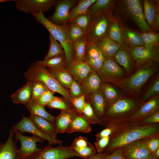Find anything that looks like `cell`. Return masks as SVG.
I'll use <instances>...</instances> for the list:
<instances>
[{
	"mask_svg": "<svg viewBox=\"0 0 159 159\" xmlns=\"http://www.w3.org/2000/svg\"><path fill=\"white\" fill-rule=\"evenodd\" d=\"M91 124L84 116L80 115L71 122L65 132L69 133L77 132L89 133L92 130Z\"/></svg>",
	"mask_w": 159,
	"mask_h": 159,
	"instance_id": "cell-30",
	"label": "cell"
},
{
	"mask_svg": "<svg viewBox=\"0 0 159 159\" xmlns=\"http://www.w3.org/2000/svg\"><path fill=\"white\" fill-rule=\"evenodd\" d=\"M16 141L19 140L21 146L19 149V153L21 158L27 155L39 150L37 143H43L45 140L40 137L33 135L27 136L18 131L13 130Z\"/></svg>",
	"mask_w": 159,
	"mask_h": 159,
	"instance_id": "cell-15",
	"label": "cell"
},
{
	"mask_svg": "<svg viewBox=\"0 0 159 159\" xmlns=\"http://www.w3.org/2000/svg\"><path fill=\"white\" fill-rule=\"evenodd\" d=\"M77 0L57 1L53 14L48 18L51 22L57 25L69 23L70 11L78 2Z\"/></svg>",
	"mask_w": 159,
	"mask_h": 159,
	"instance_id": "cell-13",
	"label": "cell"
},
{
	"mask_svg": "<svg viewBox=\"0 0 159 159\" xmlns=\"http://www.w3.org/2000/svg\"><path fill=\"white\" fill-rule=\"evenodd\" d=\"M113 59L125 70L127 76L131 74L136 65L129 47L123 43L114 56Z\"/></svg>",
	"mask_w": 159,
	"mask_h": 159,
	"instance_id": "cell-18",
	"label": "cell"
},
{
	"mask_svg": "<svg viewBox=\"0 0 159 159\" xmlns=\"http://www.w3.org/2000/svg\"><path fill=\"white\" fill-rule=\"evenodd\" d=\"M72 148L80 157L83 158H89L95 155L96 153V149L91 144L82 148Z\"/></svg>",
	"mask_w": 159,
	"mask_h": 159,
	"instance_id": "cell-46",
	"label": "cell"
},
{
	"mask_svg": "<svg viewBox=\"0 0 159 159\" xmlns=\"http://www.w3.org/2000/svg\"><path fill=\"white\" fill-rule=\"evenodd\" d=\"M88 98L98 124L105 115L108 107L103 96L99 90L90 94Z\"/></svg>",
	"mask_w": 159,
	"mask_h": 159,
	"instance_id": "cell-22",
	"label": "cell"
},
{
	"mask_svg": "<svg viewBox=\"0 0 159 159\" xmlns=\"http://www.w3.org/2000/svg\"><path fill=\"white\" fill-rule=\"evenodd\" d=\"M26 107L31 114L39 116L55 124L56 117L47 111L44 107L38 104L35 100L31 101Z\"/></svg>",
	"mask_w": 159,
	"mask_h": 159,
	"instance_id": "cell-33",
	"label": "cell"
},
{
	"mask_svg": "<svg viewBox=\"0 0 159 159\" xmlns=\"http://www.w3.org/2000/svg\"><path fill=\"white\" fill-rule=\"evenodd\" d=\"M32 93V83L26 81L23 86L11 95L10 98L14 103L23 104L26 106L31 100Z\"/></svg>",
	"mask_w": 159,
	"mask_h": 159,
	"instance_id": "cell-24",
	"label": "cell"
},
{
	"mask_svg": "<svg viewBox=\"0 0 159 159\" xmlns=\"http://www.w3.org/2000/svg\"><path fill=\"white\" fill-rule=\"evenodd\" d=\"M149 138L139 139L121 147L125 159L157 158L147 148L146 143Z\"/></svg>",
	"mask_w": 159,
	"mask_h": 159,
	"instance_id": "cell-11",
	"label": "cell"
},
{
	"mask_svg": "<svg viewBox=\"0 0 159 159\" xmlns=\"http://www.w3.org/2000/svg\"><path fill=\"white\" fill-rule=\"evenodd\" d=\"M80 114L74 110L70 111H61L56 117L55 125L57 133H63L73 120Z\"/></svg>",
	"mask_w": 159,
	"mask_h": 159,
	"instance_id": "cell-28",
	"label": "cell"
},
{
	"mask_svg": "<svg viewBox=\"0 0 159 159\" xmlns=\"http://www.w3.org/2000/svg\"><path fill=\"white\" fill-rule=\"evenodd\" d=\"M115 130L114 127L109 126L99 132L95 135L96 140H98L102 138L110 136Z\"/></svg>",
	"mask_w": 159,
	"mask_h": 159,
	"instance_id": "cell-55",
	"label": "cell"
},
{
	"mask_svg": "<svg viewBox=\"0 0 159 159\" xmlns=\"http://www.w3.org/2000/svg\"><path fill=\"white\" fill-rule=\"evenodd\" d=\"M22 116L21 119L13 127L12 129L21 133L25 132L31 133L46 140L49 145L62 144V140L43 133L34 125L29 117H26L23 115Z\"/></svg>",
	"mask_w": 159,
	"mask_h": 159,
	"instance_id": "cell-14",
	"label": "cell"
},
{
	"mask_svg": "<svg viewBox=\"0 0 159 159\" xmlns=\"http://www.w3.org/2000/svg\"><path fill=\"white\" fill-rule=\"evenodd\" d=\"M113 2L111 0H97L90 7L87 13L92 19L102 16L111 11Z\"/></svg>",
	"mask_w": 159,
	"mask_h": 159,
	"instance_id": "cell-29",
	"label": "cell"
},
{
	"mask_svg": "<svg viewBox=\"0 0 159 159\" xmlns=\"http://www.w3.org/2000/svg\"><path fill=\"white\" fill-rule=\"evenodd\" d=\"M159 159L155 158H145V159Z\"/></svg>",
	"mask_w": 159,
	"mask_h": 159,
	"instance_id": "cell-59",
	"label": "cell"
},
{
	"mask_svg": "<svg viewBox=\"0 0 159 159\" xmlns=\"http://www.w3.org/2000/svg\"><path fill=\"white\" fill-rule=\"evenodd\" d=\"M94 43L100 49L105 60L113 58L121 46L107 35Z\"/></svg>",
	"mask_w": 159,
	"mask_h": 159,
	"instance_id": "cell-23",
	"label": "cell"
},
{
	"mask_svg": "<svg viewBox=\"0 0 159 159\" xmlns=\"http://www.w3.org/2000/svg\"><path fill=\"white\" fill-rule=\"evenodd\" d=\"M37 62L40 65L52 70L65 68L67 64L64 55L39 61Z\"/></svg>",
	"mask_w": 159,
	"mask_h": 159,
	"instance_id": "cell-35",
	"label": "cell"
},
{
	"mask_svg": "<svg viewBox=\"0 0 159 159\" xmlns=\"http://www.w3.org/2000/svg\"><path fill=\"white\" fill-rule=\"evenodd\" d=\"M50 46L47 54L44 59L64 55V51L62 45L49 34Z\"/></svg>",
	"mask_w": 159,
	"mask_h": 159,
	"instance_id": "cell-39",
	"label": "cell"
},
{
	"mask_svg": "<svg viewBox=\"0 0 159 159\" xmlns=\"http://www.w3.org/2000/svg\"><path fill=\"white\" fill-rule=\"evenodd\" d=\"M32 15L37 21L44 26L49 32V34L62 45L64 50L67 64L73 60L74 49L68 35L69 23L66 24L57 25L49 20L44 14Z\"/></svg>",
	"mask_w": 159,
	"mask_h": 159,
	"instance_id": "cell-5",
	"label": "cell"
},
{
	"mask_svg": "<svg viewBox=\"0 0 159 159\" xmlns=\"http://www.w3.org/2000/svg\"><path fill=\"white\" fill-rule=\"evenodd\" d=\"M97 73L102 82L114 85L127 76L125 70L113 58L105 59Z\"/></svg>",
	"mask_w": 159,
	"mask_h": 159,
	"instance_id": "cell-8",
	"label": "cell"
},
{
	"mask_svg": "<svg viewBox=\"0 0 159 159\" xmlns=\"http://www.w3.org/2000/svg\"><path fill=\"white\" fill-rule=\"evenodd\" d=\"M158 1L145 0L143 13L146 22L151 30L159 29V8Z\"/></svg>",
	"mask_w": 159,
	"mask_h": 159,
	"instance_id": "cell-17",
	"label": "cell"
},
{
	"mask_svg": "<svg viewBox=\"0 0 159 159\" xmlns=\"http://www.w3.org/2000/svg\"><path fill=\"white\" fill-rule=\"evenodd\" d=\"M47 69L61 85L68 90L74 79L65 68L53 70Z\"/></svg>",
	"mask_w": 159,
	"mask_h": 159,
	"instance_id": "cell-32",
	"label": "cell"
},
{
	"mask_svg": "<svg viewBox=\"0 0 159 159\" xmlns=\"http://www.w3.org/2000/svg\"><path fill=\"white\" fill-rule=\"evenodd\" d=\"M16 8L19 11L32 15L49 11L54 6L55 0H15Z\"/></svg>",
	"mask_w": 159,
	"mask_h": 159,
	"instance_id": "cell-10",
	"label": "cell"
},
{
	"mask_svg": "<svg viewBox=\"0 0 159 159\" xmlns=\"http://www.w3.org/2000/svg\"><path fill=\"white\" fill-rule=\"evenodd\" d=\"M65 68L73 79L80 84L92 70L86 62H78L73 60L67 64Z\"/></svg>",
	"mask_w": 159,
	"mask_h": 159,
	"instance_id": "cell-20",
	"label": "cell"
},
{
	"mask_svg": "<svg viewBox=\"0 0 159 159\" xmlns=\"http://www.w3.org/2000/svg\"><path fill=\"white\" fill-rule=\"evenodd\" d=\"M97 0H78L77 5L70 11L69 23L71 22L77 17L87 13L90 7Z\"/></svg>",
	"mask_w": 159,
	"mask_h": 159,
	"instance_id": "cell-34",
	"label": "cell"
},
{
	"mask_svg": "<svg viewBox=\"0 0 159 159\" xmlns=\"http://www.w3.org/2000/svg\"><path fill=\"white\" fill-rule=\"evenodd\" d=\"M14 132L13 129L9 131V135L6 142L0 144V159H20L19 149L16 142L13 140Z\"/></svg>",
	"mask_w": 159,
	"mask_h": 159,
	"instance_id": "cell-21",
	"label": "cell"
},
{
	"mask_svg": "<svg viewBox=\"0 0 159 159\" xmlns=\"http://www.w3.org/2000/svg\"><path fill=\"white\" fill-rule=\"evenodd\" d=\"M90 144L91 143L88 141L87 138L79 136L74 139L71 146L72 148H82Z\"/></svg>",
	"mask_w": 159,
	"mask_h": 159,
	"instance_id": "cell-53",
	"label": "cell"
},
{
	"mask_svg": "<svg viewBox=\"0 0 159 159\" xmlns=\"http://www.w3.org/2000/svg\"><path fill=\"white\" fill-rule=\"evenodd\" d=\"M139 100L122 95L109 106L99 124L105 128L129 118L143 105Z\"/></svg>",
	"mask_w": 159,
	"mask_h": 159,
	"instance_id": "cell-3",
	"label": "cell"
},
{
	"mask_svg": "<svg viewBox=\"0 0 159 159\" xmlns=\"http://www.w3.org/2000/svg\"><path fill=\"white\" fill-rule=\"evenodd\" d=\"M158 63L150 61L141 65L135 72L127 76L115 85L125 95L139 100L144 86L158 70Z\"/></svg>",
	"mask_w": 159,
	"mask_h": 159,
	"instance_id": "cell-2",
	"label": "cell"
},
{
	"mask_svg": "<svg viewBox=\"0 0 159 159\" xmlns=\"http://www.w3.org/2000/svg\"><path fill=\"white\" fill-rule=\"evenodd\" d=\"M68 91L71 98H74L84 94L80 84L74 80L71 83Z\"/></svg>",
	"mask_w": 159,
	"mask_h": 159,
	"instance_id": "cell-48",
	"label": "cell"
},
{
	"mask_svg": "<svg viewBox=\"0 0 159 159\" xmlns=\"http://www.w3.org/2000/svg\"><path fill=\"white\" fill-rule=\"evenodd\" d=\"M159 123V111L150 115L139 123L143 125H150Z\"/></svg>",
	"mask_w": 159,
	"mask_h": 159,
	"instance_id": "cell-54",
	"label": "cell"
},
{
	"mask_svg": "<svg viewBox=\"0 0 159 159\" xmlns=\"http://www.w3.org/2000/svg\"><path fill=\"white\" fill-rule=\"evenodd\" d=\"M46 106L50 109H56L61 111H70L74 110L64 98L54 96Z\"/></svg>",
	"mask_w": 159,
	"mask_h": 159,
	"instance_id": "cell-40",
	"label": "cell"
},
{
	"mask_svg": "<svg viewBox=\"0 0 159 159\" xmlns=\"http://www.w3.org/2000/svg\"><path fill=\"white\" fill-rule=\"evenodd\" d=\"M129 47L136 65L141 66L150 61L158 63L159 48H148L144 46Z\"/></svg>",
	"mask_w": 159,
	"mask_h": 159,
	"instance_id": "cell-16",
	"label": "cell"
},
{
	"mask_svg": "<svg viewBox=\"0 0 159 159\" xmlns=\"http://www.w3.org/2000/svg\"><path fill=\"white\" fill-rule=\"evenodd\" d=\"M29 117L34 125L42 132L46 135L56 138L58 133L54 123L32 114L30 113Z\"/></svg>",
	"mask_w": 159,
	"mask_h": 159,
	"instance_id": "cell-25",
	"label": "cell"
},
{
	"mask_svg": "<svg viewBox=\"0 0 159 159\" xmlns=\"http://www.w3.org/2000/svg\"><path fill=\"white\" fill-rule=\"evenodd\" d=\"M158 111H159V95L153 97L143 103L129 118L120 122L127 124H138Z\"/></svg>",
	"mask_w": 159,
	"mask_h": 159,
	"instance_id": "cell-12",
	"label": "cell"
},
{
	"mask_svg": "<svg viewBox=\"0 0 159 159\" xmlns=\"http://www.w3.org/2000/svg\"><path fill=\"white\" fill-rule=\"evenodd\" d=\"M82 115L84 116L91 124L98 123L97 119L92 107L89 101L86 102Z\"/></svg>",
	"mask_w": 159,
	"mask_h": 159,
	"instance_id": "cell-45",
	"label": "cell"
},
{
	"mask_svg": "<svg viewBox=\"0 0 159 159\" xmlns=\"http://www.w3.org/2000/svg\"><path fill=\"white\" fill-rule=\"evenodd\" d=\"M116 128L110 136L103 153H109L137 140L159 136V123L143 125L139 123H115Z\"/></svg>",
	"mask_w": 159,
	"mask_h": 159,
	"instance_id": "cell-1",
	"label": "cell"
},
{
	"mask_svg": "<svg viewBox=\"0 0 159 159\" xmlns=\"http://www.w3.org/2000/svg\"><path fill=\"white\" fill-rule=\"evenodd\" d=\"M86 97L84 94L79 97L72 98L71 104L73 108L80 115L86 103Z\"/></svg>",
	"mask_w": 159,
	"mask_h": 159,
	"instance_id": "cell-47",
	"label": "cell"
},
{
	"mask_svg": "<svg viewBox=\"0 0 159 159\" xmlns=\"http://www.w3.org/2000/svg\"><path fill=\"white\" fill-rule=\"evenodd\" d=\"M105 59L98 47L95 43L87 42L85 62L92 70L97 72L102 67Z\"/></svg>",
	"mask_w": 159,
	"mask_h": 159,
	"instance_id": "cell-19",
	"label": "cell"
},
{
	"mask_svg": "<svg viewBox=\"0 0 159 159\" xmlns=\"http://www.w3.org/2000/svg\"><path fill=\"white\" fill-rule=\"evenodd\" d=\"M144 46L148 48H159V34L152 31L141 33Z\"/></svg>",
	"mask_w": 159,
	"mask_h": 159,
	"instance_id": "cell-38",
	"label": "cell"
},
{
	"mask_svg": "<svg viewBox=\"0 0 159 159\" xmlns=\"http://www.w3.org/2000/svg\"><path fill=\"white\" fill-rule=\"evenodd\" d=\"M55 92L49 90L45 92L37 100L35 101L41 105L45 107L54 97Z\"/></svg>",
	"mask_w": 159,
	"mask_h": 159,
	"instance_id": "cell-49",
	"label": "cell"
},
{
	"mask_svg": "<svg viewBox=\"0 0 159 159\" xmlns=\"http://www.w3.org/2000/svg\"><path fill=\"white\" fill-rule=\"evenodd\" d=\"M10 1V0H0V3H4Z\"/></svg>",
	"mask_w": 159,
	"mask_h": 159,
	"instance_id": "cell-58",
	"label": "cell"
},
{
	"mask_svg": "<svg viewBox=\"0 0 159 159\" xmlns=\"http://www.w3.org/2000/svg\"><path fill=\"white\" fill-rule=\"evenodd\" d=\"M112 18L110 11L102 16L92 19L85 32V37L87 42L94 43L106 36Z\"/></svg>",
	"mask_w": 159,
	"mask_h": 159,
	"instance_id": "cell-7",
	"label": "cell"
},
{
	"mask_svg": "<svg viewBox=\"0 0 159 159\" xmlns=\"http://www.w3.org/2000/svg\"><path fill=\"white\" fill-rule=\"evenodd\" d=\"M159 77L158 76L152 82L139 100L143 104L153 97L159 95Z\"/></svg>",
	"mask_w": 159,
	"mask_h": 159,
	"instance_id": "cell-41",
	"label": "cell"
},
{
	"mask_svg": "<svg viewBox=\"0 0 159 159\" xmlns=\"http://www.w3.org/2000/svg\"><path fill=\"white\" fill-rule=\"evenodd\" d=\"M87 43V41L85 37L72 44L74 53L73 60L78 62H85Z\"/></svg>",
	"mask_w": 159,
	"mask_h": 159,
	"instance_id": "cell-37",
	"label": "cell"
},
{
	"mask_svg": "<svg viewBox=\"0 0 159 159\" xmlns=\"http://www.w3.org/2000/svg\"><path fill=\"white\" fill-rule=\"evenodd\" d=\"M99 90L103 96L108 107L123 95L116 86L104 82H102Z\"/></svg>",
	"mask_w": 159,
	"mask_h": 159,
	"instance_id": "cell-27",
	"label": "cell"
},
{
	"mask_svg": "<svg viewBox=\"0 0 159 159\" xmlns=\"http://www.w3.org/2000/svg\"><path fill=\"white\" fill-rule=\"evenodd\" d=\"M102 159H125L122 148H118L114 149L111 153H105Z\"/></svg>",
	"mask_w": 159,
	"mask_h": 159,
	"instance_id": "cell-51",
	"label": "cell"
},
{
	"mask_svg": "<svg viewBox=\"0 0 159 159\" xmlns=\"http://www.w3.org/2000/svg\"><path fill=\"white\" fill-rule=\"evenodd\" d=\"M121 30L123 36V43L129 47L144 46L141 33L128 28H123Z\"/></svg>",
	"mask_w": 159,
	"mask_h": 159,
	"instance_id": "cell-31",
	"label": "cell"
},
{
	"mask_svg": "<svg viewBox=\"0 0 159 159\" xmlns=\"http://www.w3.org/2000/svg\"><path fill=\"white\" fill-rule=\"evenodd\" d=\"M110 139V136L102 138L94 143L98 153H103Z\"/></svg>",
	"mask_w": 159,
	"mask_h": 159,
	"instance_id": "cell-50",
	"label": "cell"
},
{
	"mask_svg": "<svg viewBox=\"0 0 159 159\" xmlns=\"http://www.w3.org/2000/svg\"><path fill=\"white\" fill-rule=\"evenodd\" d=\"M146 146L148 150L153 154L155 151L159 148V136L149 138L147 141Z\"/></svg>",
	"mask_w": 159,
	"mask_h": 159,
	"instance_id": "cell-52",
	"label": "cell"
},
{
	"mask_svg": "<svg viewBox=\"0 0 159 159\" xmlns=\"http://www.w3.org/2000/svg\"><path fill=\"white\" fill-rule=\"evenodd\" d=\"M102 82L97 72L92 70L81 84L85 97L98 90Z\"/></svg>",
	"mask_w": 159,
	"mask_h": 159,
	"instance_id": "cell-26",
	"label": "cell"
},
{
	"mask_svg": "<svg viewBox=\"0 0 159 159\" xmlns=\"http://www.w3.org/2000/svg\"><path fill=\"white\" fill-rule=\"evenodd\" d=\"M107 36L121 45L123 43V36L121 29L118 21L113 18L110 24Z\"/></svg>",
	"mask_w": 159,
	"mask_h": 159,
	"instance_id": "cell-36",
	"label": "cell"
},
{
	"mask_svg": "<svg viewBox=\"0 0 159 159\" xmlns=\"http://www.w3.org/2000/svg\"><path fill=\"white\" fill-rule=\"evenodd\" d=\"M79 155L70 146L59 145L53 147L49 144L43 148L20 159H68Z\"/></svg>",
	"mask_w": 159,
	"mask_h": 159,
	"instance_id": "cell-6",
	"label": "cell"
},
{
	"mask_svg": "<svg viewBox=\"0 0 159 159\" xmlns=\"http://www.w3.org/2000/svg\"><path fill=\"white\" fill-rule=\"evenodd\" d=\"M122 2L124 10L143 32L151 31L145 21L140 1L125 0Z\"/></svg>",
	"mask_w": 159,
	"mask_h": 159,
	"instance_id": "cell-9",
	"label": "cell"
},
{
	"mask_svg": "<svg viewBox=\"0 0 159 159\" xmlns=\"http://www.w3.org/2000/svg\"><path fill=\"white\" fill-rule=\"evenodd\" d=\"M24 76L26 81L42 82L49 90L62 95L71 104L72 98L68 90L62 86L47 68L39 64L37 61L31 63L30 67L24 73Z\"/></svg>",
	"mask_w": 159,
	"mask_h": 159,
	"instance_id": "cell-4",
	"label": "cell"
},
{
	"mask_svg": "<svg viewBox=\"0 0 159 159\" xmlns=\"http://www.w3.org/2000/svg\"><path fill=\"white\" fill-rule=\"evenodd\" d=\"M153 155L156 158H159V148L154 153Z\"/></svg>",
	"mask_w": 159,
	"mask_h": 159,
	"instance_id": "cell-57",
	"label": "cell"
},
{
	"mask_svg": "<svg viewBox=\"0 0 159 159\" xmlns=\"http://www.w3.org/2000/svg\"><path fill=\"white\" fill-rule=\"evenodd\" d=\"M92 20L91 16L87 13L78 16L69 23L74 24L77 25L85 32Z\"/></svg>",
	"mask_w": 159,
	"mask_h": 159,
	"instance_id": "cell-44",
	"label": "cell"
},
{
	"mask_svg": "<svg viewBox=\"0 0 159 159\" xmlns=\"http://www.w3.org/2000/svg\"><path fill=\"white\" fill-rule=\"evenodd\" d=\"M104 153H97L92 157L88 158H84V159H102Z\"/></svg>",
	"mask_w": 159,
	"mask_h": 159,
	"instance_id": "cell-56",
	"label": "cell"
},
{
	"mask_svg": "<svg viewBox=\"0 0 159 159\" xmlns=\"http://www.w3.org/2000/svg\"><path fill=\"white\" fill-rule=\"evenodd\" d=\"M68 35L70 41L72 44L85 37V32L77 25L69 23Z\"/></svg>",
	"mask_w": 159,
	"mask_h": 159,
	"instance_id": "cell-42",
	"label": "cell"
},
{
	"mask_svg": "<svg viewBox=\"0 0 159 159\" xmlns=\"http://www.w3.org/2000/svg\"><path fill=\"white\" fill-rule=\"evenodd\" d=\"M31 82L32 84V90L31 101L37 100L45 92L49 90L47 86L41 82L34 81Z\"/></svg>",
	"mask_w": 159,
	"mask_h": 159,
	"instance_id": "cell-43",
	"label": "cell"
}]
</instances>
